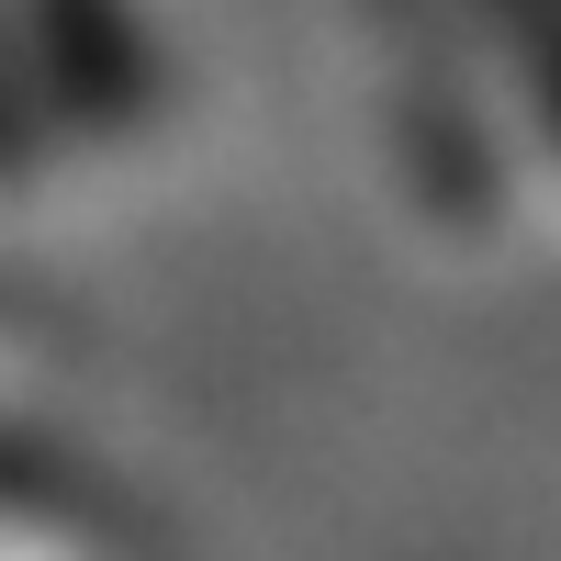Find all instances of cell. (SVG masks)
<instances>
[{
	"instance_id": "6da1fadb",
	"label": "cell",
	"mask_w": 561,
	"mask_h": 561,
	"mask_svg": "<svg viewBox=\"0 0 561 561\" xmlns=\"http://www.w3.org/2000/svg\"><path fill=\"white\" fill-rule=\"evenodd\" d=\"M505 23L528 34V57L550 68V102H561V0H517V12H505Z\"/></svg>"
}]
</instances>
